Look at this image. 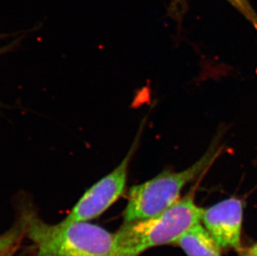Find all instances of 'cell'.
Listing matches in <instances>:
<instances>
[{
  "instance_id": "obj_1",
  "label": "cell",
  "mask_w": 257,
  "mask_h": 256,
  "mask_svg": "<svg viewBox=\"0 0 257 256\" xmlns=\"http://www.w3.org/2000/svg\"><path fill=\"white\" fill-rule=\"evenodd\" d=\"M20 223L37 256H114V233L88 221L50 225L26 210Z\"/></svg>"
},
{
  "instance_id": "obj_2",
  "label": "cell",
  "mask_w": 257,
  "mask_h": 256,
  "mask_svg": "<svg viewBox=\"0 0 257 256\" xmlns=\"http://www.w3.org/2000/svg\"><path fill=\"white\" fill-rule=\"evenodd\" d=\"M194 190L160 215L124 222L115 232L114 256H140L148 249L175 244L201 220L202 208L195 202Z\"/></svg>"
},
{
  "instance_id": "obj_3",
  "label": "cell",
  "mask_w": 257,
  "mask_h": 256,
  "mask_svg": "<svg viewBox=\"0 0 257 256\" xmlns=\"http://www.w3.org/2000/svg\"><path fill=\"white\" fill-rule=\"evenodd\" d=\"M221 152L219 143H213L199 160L186 169L164 171L153 179L133 186L123 211L124 222L153 217L177 204L185 186L204 176Z\"/></svg>"
},
{
  "instance_id": "obj_4",
  "label": "cell",
  "mask_w": 257,
  "mask_h": 256,
  "mask_svg": "<svg viewBox=\"0 0 257 256\" xmlns=\"http://www.w3.org/2000/svg\"><path fill=\"white\" fill-rule=\"evenodd\" d=\"M139 137L136 138L134 145L120 165L83 194L63 220L64 221L73 222L93 220L102 215L123 195L127 181L129 164L139 144Z\"/></svg>"
},
{
  "instance_id": "obj_5",
  "label": "cell",
  "mask_w": 257,
  "mask_h": 256,
  "mask_svg": "<svg viewBox=\"0 0 257 256\" xmlns=\"http://www.w3.org/2000/svg\"><path fill=\"white\" fill-rule=\"evenodd\" d=\"M244 206L236 197H230L203 209L201 223L221 249H241Z\"/></svg>"
},
{
  "instance_id": "obj_6",
  "label": "cell",
  "mask_w": 257,
  "mask_h": 256,
  "mask_svg": "<svg viewBox=\"0 0 257 256\" xmlns=\"http://www.w3.org/2000/svg\"><path fill=\"white\" fill-rule=\"evenodd\" d=\"M175 244L187 256H221V248L201 223L185 232Z\"/></svg>"
},
{
  "instance_id": "obj_7",
  "label": "cell",
  "mask_w": 257,
  "mask_h": 256,
  "mask_svg": "<svg viewBox=\"0 0 257 256\" xmlns=\"http://www.w3.org/2000/svg\"><path fill=\"white\" fill-rule=\"evenodd\" d=\"M23 234H25L24 228L21 223L20 225L8 230L5 234L0 235V254L9 247L16 242L20 241L22 239Z\"/></svg>"
},
{
  "instance_id": "obj_8",
  "label": "cell",
  "mask_w": 257,
  "mask_h": 256,
  "mask_svg": "<svg viewBox=\"0 0 257 256\" xmlns=\"http://www.w3.org/2000/svg\"><path fill=\"white\" fill-rule=\"evenodd\" d=\"M229 1L232 3L235 7L239 8L240 11H242L243 13H245V15H249L250 18L253 19V16L251 15V10L248 6L247 3L245 0H229Z\"/></svg>"
},
{
  "instance_id": "obj_9",
  "label": "cell",
  "mask_w": 257,
  "mask_h": 256,
  "mask_svg": "<svg viewBox=\"0 0 257 256\" xmlns=\"http://www.w3.org/2000/svg\"><path fill=\"white\" fill-rule=\"evenodd\" d=\"M20 241L16 242L15 244H12L11 246L9 247L8 249H5V251H3L0 256H15V253L17 252L19 247H20Z\"/></svg>"
},
{
  "instance_id": "obj_10",
  "label": "cell",
  "mask_w": 257,
  "mask_h": 256,
  "mask_svg": "<svg viewBox=\"0 0 257 256\" xmlns=\"http://www.w3.org/2000/svg\"><path fill=\"white\" fill-rule=\"evenodd\" d=\"M242 256H257V242L253 244L249 249H245L241 252Z\"/></svg>"
}]
</instances>
